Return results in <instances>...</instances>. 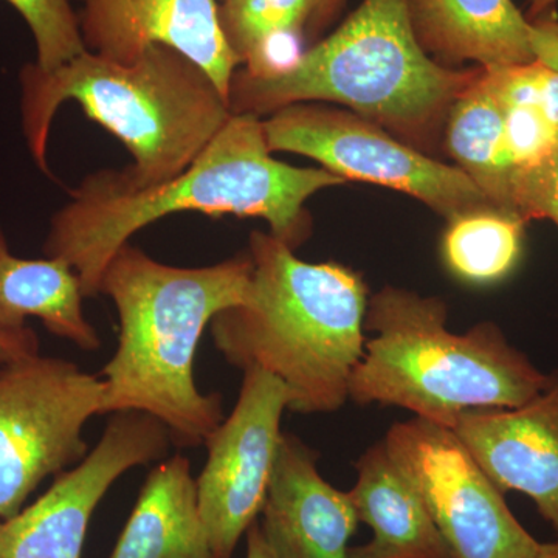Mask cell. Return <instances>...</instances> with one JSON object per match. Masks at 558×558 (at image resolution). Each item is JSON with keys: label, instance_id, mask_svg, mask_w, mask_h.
I'll list each match as a JSON object with an SVG mask.
<instances>
[{"label": "cell", "instance_id": "cell-1", "mask_svg": "<svg viewBox=\"0 0 558 558\" xmlns=\"http://www.w3.org/2000/svg\"><path fill=\"white\" fill-rule=\"evenodd\" d=\"M344 183L325 168L275 160L263 120L233 113L190 167L167 182L138 189L116 170L86 175L51 218L43 252L69 263L80 275L84 296L95 299L117 252L157 220L186 211L260 218L271 236L295 250L311 236L306 202Z\"/></svg>", "mask_w": 558, "mask_h": 558}, {"label": "cell", "instance_id": "cell-2", "mask_svg": "<svg viewBox=\"0 0 558 558\" xmlns=\"http://www.w3.org/2000/svg\"><path fill=\"white\" fill-rule=\"evenodd\" d=\"M252 274L248 252L175 267L124 244L100 284L120 325L119 347L100 374L105 414L142 411L167 425L175 446H204L223 421V403L218 392L197 388V348L216 315L247 301Z\"/></svg>", "mask_w": 558, "mask_h": 558}, {"label": "cell", "instance_id": "cell-3", "mask_svg": "<svg viewBox=\"0 0 558 558\" xmlns=\"http://www.w3.org/2000/svg\"><path fill=\"white\" fill-rule=\"evenodd\" d=\"M247 301L209 323L215 347L242 373L263 369L290 392L289 411L336 413L365 354L368 289L337 263L312 264L270 233L248 238Z\"/></svg>", "mask_w": 558, "mask_h": 558}, {"label": "cell", "instance_id": "cell-4", "mask_svg": "<svg viewBox=\"0 0 558 558\" xmlns=\"http://www.w3.org/2000/svg\"><path fill=\"white\" fill-rule=\"evenodd\" d=\"M22 131L36 167L51 175L47 146L64 102L83 112L130 150L116 174L131 186L167 182L185 170L231 119L229 100L207 73L170 47H149L130 64L86 50L44 72L20 73Z\"/></svg>", "mask_w": 558, "mask_h": 558}, {"label": "cell", "instance_id": "cell-5", "mask_svg": "<svg viewBox=\"0 0 558 558\" xmlns=\"http://www.w3.org/2000/svg\"><path fill=\"white\" fill-rule=\"evenodd\" d=\"M478 68L453 70L422 49L410 0H363L328 38L288 64L231 80V113L271 116L299 102L330 101L432 149Z\"/></svg>", "mask_w": 558, "mask_h": 558}, {"label": "cell", "instance_id": "cell-6", "mask_svg": "<svg viewBox=\"0 0 558 558\" xmlns=\"http://www.w3.org/2000/svg\"><path fill=\"white\" fill-rule=\"evenodd\" d=\"M447 319L438 296L391 286L374 293L365 317L374 337L349 381V400L399 407L451 428L465 411L517 409L548 387L550 374L498 325L454 333Z\"/></svg>", "mask_w": 558, "mask_h": 558}, {"label": "cell", "instance_id": "cell-7", "mask_svg": "<svg viewBox=\"0 0 558 558\" xmlns=\"http://www.w3.org/2000/svg\"><path fill=\"white\" fill-rule=\"evenodd\" d=\"M105 400L101 377L69 360L39 352L0 363V520L87 457L84 427L105 414Z\"/></svg>", "mask_w": 558, "mask_h": 558}, {"label": "cell", "instance_id": "cell-8", "mask_svg": "<svg viewBox=\"0 0 558 558\" xmlns=\"http://www.w3.org/2000/svg\"><path fill=\"white\" fill-rule=\"evenodd\" d=\"M263 130L271 153L310 157L347 182L402 191L447 220L497 208L464 171L425 156L355 113L299 102L263 120Z\"/></svg>", "mask_w": 558, "mask_h": 558}, {"label": "cell", "instance_id": "cell-9", "mask_svg": "<svg viewBox=\"0 0 558 558\" xmlns=\"http://www.w3.org/2000/svg\"><path fill=\"white\" fill-rule=\"evenodd\" d=\"M381 442L427 506L454 558H535L539 545L457 433L398 422Z\"/></svg>", "mask_w": 558, "mask_h": 558}, {"label": "cell", "instance_id": "cell-10", "mask_svg": "<svg viewBox=\"0 0 558 558\" xmlns=\"http://www.w3.org/2000/svg\"><path fill=\"white\" fill-rule=\"evenodd\" d=\"M170 429L142 411L110 414L97 446L32 506L0 520V558H81L92 515L116 481L167 458Z\"/></svg>", "mask_w": 558, "mask_h": 558}, {"label": "cell", "instance_id": "cell-11", "mask_svg": "<svg viewBox=\"0 0 558 558\" xmlns=\"http://www.w3.org/2000/svg\"><path fill=\"white\" fill-rule=\"evenodd\" d=\"M289 403V389L277 377L244 371L236 405L205 440L207 462L196 486L215 558H233L240 539L258 521Z\"/></svg>", "mask_w": 558, "mask_h": 558}, {"label": "cell", "instance_id": "cell-12", "mask_svg": "<svg viewBox=\"0 0 558 558\" xmlns=\"http://www.w3.org/2000/svg\"><path fill=\"white\" fill-rule=\"evenodd\" d=\"M78 2L81 33L92 53L130 64L149 47H170L199 65L229 100L240 62L220 31L218 0Z\"/></svg>", "mask_w": 558, "mask_h": 558}, {"label": "cell", "instance_id": "cell-13", "mask_svg": "<svg viewBox=\"0 0 558 558\" xmlns=\"http://www.w3.org/2000/svg\"><path fill=\"white\" fill-rule=\"evenodd\" d=\"M451 429L495 486L526 495L558 538V371L524 405L465 411Z\"/></svg>", "mask_w": 558, "mask_h": 558}, {"label": "cell", "instance_id": "cell-14", "mask_svg": "<svg viewBox=\"0 0 558 558\" xmlns=\"http://www.w3.org/2000/svg\"><path fill=\"white\" fill-rule=\"evenodd\" d=\"M318 453L282 433L259 527L277 558H348L359 524L349 492L328 483Z\"/></svg>", "mask_w": 558, "mask_h": 558}, {"label": "cell", "instance_id": "cell-15", "mask_svg": "<svg viewBox=\"0 0 558 558\" xmlns=\"http://www.w3.org/2000/svg\"><path fill=\"white\" fill-rule=\"evenodd\" d=\"M349 490L359 520L373 538L349 549L348 558H454L424 499L377 442L359 458Z\"/></svg>", "mask_w": 558, "mask_h": 558}, {"label": "cell", "instance_id": "cell-16", "mask_svg": "<svg viewBox=\"0 0 558 558\" xmlns=\"http://www.w3.org/2000/svg\"><path fill=\"white\" fill-rule=\"evenodd\" d=\"M422 49L444 62L480 68L534 61L531 22L512 0H410Z\"/></svg>", "mask_w": 558, "mask_h": 558}, {"label": "cell", "instance_id": "cell-17", "mask_svg": "<svg viewBox=\"0 0 558 558\" xmlns=\"http://www.w3.org/2000/svg\"><path fill=\"white\" fill-rule=\"evenodd\" d=\"M109 558H215L189 458L150 470Z\"/></svg>", "mask_w": 558, "mask_h": 558}, {"label": "cell", "instance_id": "cell-18", "mask_svg": "<svg viewBox=\"0 0 558 558\" xmlns=\"http://www.w3.org/2000/svg\"><path fill=\"white\" fill-rule=\"evenodd\" d=\"M84 300L80 275L69 263L13 255L0 226V328L21 330L35 317L81 351H100L101 339L84 315Z\"/></svg>", "mask_w": 558, "mask_h": 558}, {"label": "cell", "instance_id": "cell-19", "mask_svg": "<svg viewBox=\"0 0 558 558\" xmlns=\"http://www.w3.org/2000/svg\"><path fill=\"white\" fill-rule=\"evenodd\" d=\"M446 146L459 170L495 207L520 216L515 207L517 170L506 143L505 116L488 89L483 68L451 106Z\"/></svg>", "mask_w": 558, "mask_h": 558}, {"label": "cell", "instance_id": "cell-20", "mask_svg": "<svg viewBox=\"0 0 558 558\" xmlns=\"http://www.w3.org/2000/svg\"><path fill=\"white\" fill-rule=\"evenodd\" d=\"M447 222L442 255L458 278L472 284H495L519 267L527 226L520 216L484 208Z\"/></svg>", "mask_w": 558, "mask_h": 558}, {"label": "cell", "instance_id": "cell-21", "mask_svg": "<svg viewBox=\"0 0 558 558\" xmlns=\"http://www.w3.org/2000/svg\"><path fill=\"white\" fill-rule=\"evenodd\" d=\"M318 0H222L218 16L230 50L245 72L267 68L271 44L295 38Z\"/></svg>", "mask_w": 558, "mask_h": 558}, {"label": "cell", "instance_id": "cell-22", "mask_svg": "<svg viewBox=\"0 0 558 558\" xmlns=\"http://www.w3.org/2000/svg\"><path fill=\"white\" fill-rule=\"evenodd\" d=\"M24 17L35 39L36 61L44 72L61 68L86 51L78 14L69 0H7Z\"/></svg>", "mask_w": 558, "mask_h": 558}, {"label": "cell", "instance_id": "cell-23", "mask_svg": "<svg viewBox=\"0 0 558 558\" xmlns=\"http://www.w3.org/2000/svg\"><path fill=\"white\" fill-rule=\"evenodd\" d=\"M501 108L506 143L519 182L521 175L535 170L548 159L558 140V128L554 126L553 121L537 106L501 105Z\"/></svg>", "mask_w": 558, "mask_h": 558}, {"label": "cell", "instance_id": "cell-24", "mask_svg": "<svg viewBox=\"0 0 558 558\" xmlns=\"http://www.w3.org/2000/svg\"><path fill=\"white\" fill-rule=\"evenodd\" d=\"M515 205L524 222L550 220L558 229V140L548 159L517 182Z\"/></svg>", "mask_w": 558, "mask_h": 558}, {"label": "cell", "instance_id": "cell-25", "mask_svg": "<svg viewBox=\"0 0 558 558\" xmlns=\"http://www.w3.org/2000/svg\"><path fill=\"white\" fill-rule=\"evenodd\" d=\"M531 49L535 60L558 72V20L556 14L531 21Z\"/></svg>", "mask_w": 558, "mask_h": 558}, {"label": "cell", "instance_id": "cell-26", "mask_svg": "<svg viewBox=\"0 0 558 558\" xmlns=\"http://www.w3.org/2000/svg\"><path fill=\"white\" fill-rule=\"evenodd\" d=\"M39 354V339L35 330H7L0 328V363Z\"/></svg>", "mask_w": 558, "mask_h": 558}, {"label": "cell", "instance_id": "cell-27", "mask_svg": "<svg viewBox=\"0 0 558 558\" xmlns=\"http://www.w3.org/2000/svg\"><path fill=\"white\" fill-rule=\"evenodd\" d=\"M341 3H343V0H318L310 20L311 31L314 35L322 32L332 21L337 11L340 10Z\"/></svg>", "mask_w": 558, "mask_h": 558}, {"label": "cell", "instance_id": "cell-28", "mask_svg": "<svg viewBox=\"0 0 558 558\" xmlns=\"http://www.w3.org/2000/svg\"><path fill=\"white\" fill-rule=\"evenodd\" d=\"M247 557L245 558H277L274 550L267 545L258 521L252 524L247 531Z\"/></svg>", "mask_w": 558, "mask_h": 558}, {"label": "cell", "instance_id": "cell-29", "mask_svg": "<svg viewBox=\"0 0 558 558\" xmlns=\"http://www.w3.org/2000/svg\"><path fill=\"white\" fill-rule=\"evenodd\" d=\"M558 0H527V11L524 16L529 22L539 17L553 16Z\"/></svg>", "mask_w": 558, "mask_h": 558}, {"label": "cell", "instance_id": "cell-30", "mask_svg": "<svg viewBox=\"0 0 558 558\" xmlns=\"http://www.w3.org/2000/svg\"><path fill=\"white\" fill-rule=\"evenodd\" d=\"M535 558H558V538L554 542L542 543Z\"/></svg>", "mask_w": 558, "mask_h": 558}, {"label": "cell", "instance_id": "cell-31", "mask_svg": "<svg viewBox=\"0 0 558 558\" xmlns=\"http://www.w3.org/2000/svg\"><path fill=\"white\" fill-rule=\"evenodd\" d=\"M219 2H222V0H219Z\"/></svg>", "mask_w": 558, "mask_h": 558}]
</instances>
